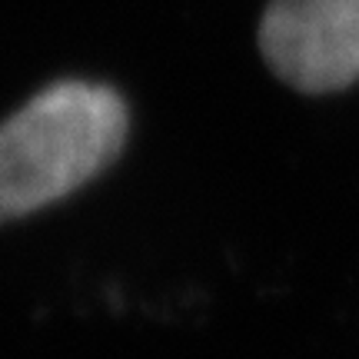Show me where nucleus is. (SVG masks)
I'll use <instances>...</instances> for the list:
<instances>
[{
  "instance_id": "nucleus-1",
  "label": "nucleus",
  "mask_w": 359,
  "mask_h": 359,
  "mask_svg": "<svg viewBox=\"0 0 359 359\" xmlns=\"http://www.w3.org/2000/svg\"><path fill=\"white\" fill-rule=\"evenodd\" d=\"M127 103L107 83L57 80L0 123V223L64 200L127 143Z\"/></svg>"
},
{
  "instance_id": "nucleus-2",
  "label": "nucleus",
  "mask_w": 359,
  "mask_h": 359,
  "mask_svg": "<svg viewBox=\"0 0 359 359\" xmlns=\"http://www.w3.org/2000/svg\"><path fill=\"white\" fill-rule=\"evenodd\" d=\"M269 70L303 93L359 80V0H269L259 24Z\"/></svg>"
}]
</instances>
